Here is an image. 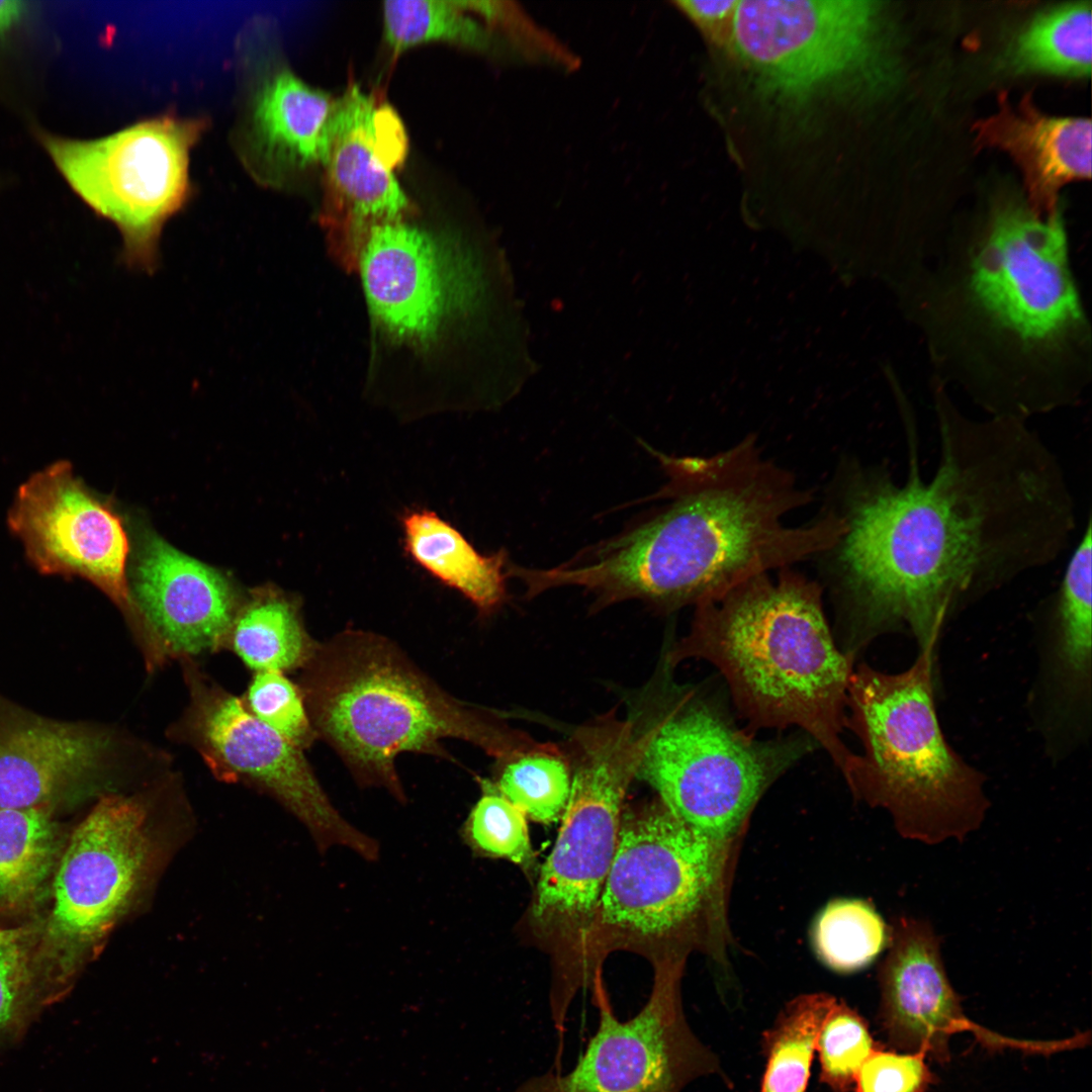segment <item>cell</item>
Instances as JSON below:
<instances>
[{
	"instance_id": "6da1fadb",
	"label": "cell",
	"mask_w": 1092,
	"mask_h": 1092,
	"mask_svg": "<svg viewBox=\"0 0 1092 1092\" xmlns=\"http://www.w3.org/2000/svg\"><path fill=\"white\" fill-rule=\"evenodd\" d=\"M933 400L939 451L930 477L916 444L903 480L882 465L854 463L845 475V529L827 553L853 658L899 630L935 653L950 619L1054 562L1076 528L1062 465L1027 423L971 419L937 384Z\"/></svg>"
},
{
	"instance_id": "7a4b0ae2",
	"label": "cell",
	"mask_w": 1092,
	"mask_h": 1092,
	"mask_svg": "<svg viewBox=\"0 0 1092 1092\" xmlns=\"http://www.w3.org/2000/svg\"><path fill=\"white\" fill-rule=\"evenodd\" d=\"M941 372L989 417L1027 423L1074 404L1091 333L1060 210L1002 198L983 228L900 286Z\"/></svg>"
},
{
	"instance_id": "3957f363",
	"label": "cell",
	"mask_w": 1092,
	"mask_h": 1092,
	"mask_svg": "<svg viewBox=\"0 0 1092 1092\" xmlns=\"http://www.w3.org/2000/svg\"><path fill=\"white\" fill-rule=\"evenodd\" d=\"M668 477L645 517L552 568H531L534 595L579 586L596 607L638 599L666 610L699 605L761 573L830 550L838 512L802 526L785 516L812 500L752 437L711 456L657 454Z\"/></svg>"
},
{
	"instance_id": "277c9868",
	"label": "cell",
	"mask_w": 1092,
	"mask_h": 1092,
	"mask_svg": "<svg viewBox=\"0 0 1092 1092\" xmlns=\"http://www.w3.org/2000/svg\"><path fill=\"white\" fill-rule=\"evenodd\" d=\"M689 658L720 670L750 732L797 726L847 771L855 753L841 734L854 659L834 642L818 582L785 567L697 605L667 663Z\"/></svg>"
},
{
	"instance_id": "5b68a950",
	"label": "cell",
	"mask_w": 1092,
	"mask_h": 1092,
	"mask_svg": "<svg viewBox=\"0 0 1092 1092\" xmlns=\"http://www.w3.org/2000/svg\"><path fill=\"white\" fill-rule=\"evenodd\" d=\"M302 670L299 687L317 738L359 786L384 789L400 803L406 802L395 765L401 753L452 759L442 741L455 738L505 763L545 747L446 692L374 632L338 633L320 643Z\"/></svg>"
},
{
	"instance_id": "8992f818",
	"label": "cell",
	"mask_w": 1092,
	"mask_h": 1092,
	"mask_svg": "<svg viewBox=\"0 0 1092 1092\" xmlns=\"http://www.w3.org/2000/svg\"><path fill=\"white\" fill-rule=\"evenodd\" d=\"M935 653L898 673L853 669L846 728L861 742L844 778L855 797L886 809L900 834L935 844L963 840L989 808L985 776L946 740L937 717Z\"/></svg>"
},
{
	"instance_id": "52a82bcc",
	"label": "cell",
	"mask_w": 1092,
	"mask_h": 1092,
	"mask_svg": "<svg viewBox=\"0 0 1092 1092\" xmlns=\"http://www.w3.org/2000/svg\"><path fill=\"white\" fill-rule=\"evenodd\" d=\"M186 834L158 819L140 796L99 798L56 863L52 906L34 951L51 981H70L145 906Z\"/></svg>"
},
{
	"instance_id": "ba28073f",
	"label": "cell",
	"mask_w": 1092,
	"mask_h": 1092,
	"mask_svg": "<svg viewBox=\"0 0 1092 1092\" xmlns=\"http://www.w3.org/2000/svg\"><path fill=\"white\" fill-rule=\"evenodd\" d=\"M650 730L637 777L672 815L720 844L768 786L817 744L803 731L757 740L695 690L678 694Z\"/></svg>"
},
{
	"instance_id": "9c48e42d",
	"label": "cell",
	"mask_w": 1092,
	"mask_h": 1092,
	"mask_svg": "<svg viewBox=\"0 0 1092 1092\" xmlns=\"http://www.w3.org/2000/svg\"><path fill=\"white\" fill-rule=\"evenodd\" d=\"M883 13L864 0L738 1L729 48L785 100L873 94L891 73Z\"/></svg>"
},
{
	"instance_id": "30bf717a",
	"label": "cell",
	"mask_w": 1092,
	"mask_h": 1092,
	"mask_svg": "<svg viewBox=\"0 0 1092 1092\" xmlns=\"http://www.w3.org/2000/svg\"><path fill=\"white\" fill-rule=\"evenodd\" d=\"M202 129L200 120L163 117L102 139L43 143L73 190L118 228L123 260L151 270L164 223L186 200L189 151Z\"/></svg>"
},
{
	"instance_id": "8fae6325",
	"label": "cell",
	"mask_w": 1092,
	"mask_h": 1092,
	"mask_svg": "<svg viewBox=\"0 0 1092 1092\" xmlns=\"http://www.w3.org/2000/svg\"><path fill=\"white\" fill-rule=\"evenodd\" d=\"M606 715L578 729L570 794L533 904L544 924L583 922L598 909L616 853L623 801L650 738Z\"/></svg>"
},
{
	"instance_id": "7c38bea8",
	"label": "cell",
	"mask_w": 1092,
	"mask_h": 1092,
	"mask_svg": "<svg viewBox=\"0 0 1092 1092\" xmlns=\"http://www.w3.org/2000/svg\"><path fill=\"white\" fill-rule=\"evenodd\" d=\"M191 703L185 729L211 770L267 793L308 830L317 849L344 846L367 860L378 842L333 805L302 749L253 715L245 702L187 670Z\"/></svg>"
},
{
	"instance_id": "4fadbf2b",
	"label": "cell",
	"mask_w": 1092,
	"mask_h": 1092,
	"mask_svg": "<svg viewBox=\"0 0 1092 1092\" xmlns=\"http://www.w3.org/2000/svg\"><path fill=\"white\" fill-rule=\"evenodd\" d=\"M595 996L598 1028L573 1069H551L513 1092H681L711 1075L729 1084L717 1055L688 1024L673 970H658L648 1001L628 1020L614 1014L599 984Z\"/></svg>"
},
{
	"instance_id": "5bb4252c",
	"label": "cell",
	"mask_w": 1092,
	"mask_h": 1092,
	"mask_svg": "<svg viewBox=\"0 0 1092 1092\" xmlns=\"http://www.w3.org/2000/svg\"><path fill=\"white\" fill-rule=\"evenodd\" d=\"M721 845L660 802L622 820L598 909L603 922L643 936L677 929L704 906L722 868Z\"/></svg>"
},
{
	"instance_id": "9a60e30c",
	"label": "cell",
	"mask_w": 1092,
	"mask_h": 1092,
	"mask_svg": "<svg viewBox=\"0 0 1092 1092\" xmlns=\"http://www.w3.org/2000/svg\"><path fill=\"white\" fill-rule=\"evenodd\" d=\"M10 531L41 574L83 577L121 609L144 646L145 623L127 587L128 540L120 518L65 460L35 472L17 489Z\"/></svg>"
},
{
	"instance_id": "2e32d148",
	"label": "cell",
	"mask_w": 1092,
	"mask_h": 1092,
	"mask_svg": "<svg viewBox=\"0 0 1092 1092\" xmlns=\"http://www.w3.org/2000/svg\"><path fill=\"white\" fill-rule=\"evenodd\" d=\"M328 138L322 221L334 257L356 271L369 230L412 211L393 173L407 139L396 112L355 83L336 100Z\"/></svg>"
},
{
	"instance_id": "e0dca14e",
	"label": "cell",
	"mask_w": 1092,
	"mask_h": 1092,
	"mask_svg": "<svg viewBox=\"0 0 1092 1092\" xmlns=\"http://www.w3.org/2000/svg\"><path fill=\"white\" fill-rule=\"evenodd\" d=\"M356 272L373 318L399 342L430 343L471 297L462 257L403 218L369 230Z\"/></svg>"
},
{
	"instance_id": "ac0fdd59",
	"label": "cell",
	"mask_w": 1092,
	"mask_h": 1092,
	"mask_svg": "<svg viewBox=\"0 0 1092 1092\" xmlns=\"http://www.w3.org/2000/svg\"><path fill=\"white\" fill-rule=\"evenodd\" d=\"M1092 520L1065 567L1058 587L1038 608L1043 646L1032 695L1046 750L1066 755L1090 734Z\"/></svg>"
},
{
	"instance_id": "d6986e66",
	"label": "cell",
	"mask_w": 1092,
	"mask_h": 1092,
	"mask_svg": "<svg viewBox=\"0 0 1092 1092\" xmlns=\"http://www.w3.org/2000/svg\"><path fill=\"white\" fill-rule=\"evenodd\" d=\"M132 594L156 664L166 656L197 655L229 643L239 612L234 586L218 570L163 539L147 541Z\"/></svg>"
},
{
	"instance_id": "ffe728a7",
	"label": "cell",
	"mask_w": 1092,
	"mask_h": 1092,
	"mask_svg": "<svg viewBox=\"0 0 1092 1092\" xmlns=\"http://www.w3.org/2000/svg\"><path fill=\"white\" fill-rule=\"evenodd\" d=\"M890 947L880 968V1018L890 1040L901 1049L945 1059L949 1037L974 1031L987 1044L1016 1045L973 1023L963 1014L929 922L902 916L889 933Z\"/></svg>"
},
{
	"instance_id": "44dd1931",
	"label": "cell",
	"mask_w": 1092,
	"mask_h": 1092,
	"mask_svg": "<svg viewBox=\"0 0 1092 1092\" xmlns=\"http://www.w3.org/2000/svg\"><path fill=\"white\" fill-rule=\"evenodd\" d=\"M106 734L0 703V809L50 808L98 790Z\"/></svg>"
},
{
	"instance_id": "7402d4cb",
	"label": "cell",
	"mask_w": 1092,
	"mask_h": 1092,
	"mask_svg": "<svg viewBox=\"0 0 1092 1092\" xmlns=\"http://www.w3.org/2000/svg\"><path fill=\"white\" fill-rule=\"evenodd\" d=\"M976 138L982 146L1010 155L1024 178L1027 202L1040 213L1060 210V190L1091 176V121L1059 117L1039 111L1029 100L1000 98L997 111L979 121Z\"/></svg>"
},
{
	"instance_id": "603a6c76",
	"label": "cell",
	"mask_w": 1092,
	"mask_h": 1092,
	"mask_svg": "<svg viewBox=\"0 0 1092 1092\" xmlns=\"http://www.w3.org/2000/svg\"><path fill=\"white\" fill-rule=\"evenodd\" d=\"M401 526L406 553L433 577L469 600L480 615L502 606L509 576L505 550L479 553L461 532L429 510L406 512Z\"/></svg>"
},
{
	"instance_id": "cb8c5ba5",
	"label": "cell",
	"mask_w": 1092,
	"mask_h": 1092,
	"mask_svg": "<svg viewBox=\"0 0 1092 1092\" xmlns=\"http://www.w3.org/2000/svg\"><path fill=\"white\" fill-rule=\"evenodd\" d=\"M336 100L289 71L273 75L253 111L259 151L270 162L294 167L322 164Z\"/></svg>"
},
{
	"instance_id": "d4e9b609",
	"label": "cell",
	"mask_w": 1092,
	"mask_h": 1092,
	"mask_svg": "<svg viewBox=\"0 0 1092 1092\" xmlns=\"http://www.w3.org/2000/svg\"><path fill=\"white\" fill-rule=\"evenodd\" d=\"M229 643L258 671L303 669L320 642L306 631L298 600L275 588L259 590L239 609Z\"/></svg>"
},
{
	"instance_id": "484cf974",
	"label": "cell",
	"mask_w": 1092,
	"mask_h": 1092,
	"mask_svg": "<svg viewBox=\"0 0 1092 1092\" xmlns=\"http://www.w3.org/2000/svg\"><path fill=\"white\" fill-rule=\"evenodd\" d=\"M1090 2H1071L1032 17L1007 47L1003 64L1015 74L1085 77L1091 73Z\"/></svg>"
},
{
	"instance_id": "4316f807",
	"label": "cell",
	"mask_w": 1092,
	"mask_h": 1092,
	"mask_svg": "<svg viewBox=\"0 0 1092 1092\" xmlns=\"http://www.w3.org/2000/svg\"><path fill=\"white\" fill-rule=\"evenodd\" d=\"M53 809H0V901L26 906L42 890L60 855Z\"/></svg>"
},
{
	"instance_id": "83f0119b",
	"label": "cell",
	"mask_w": 1092,
	"mask_h": 1092,
	"mask_svg": "<svg viewBox=\"0 0 1092 1092\" xmlns=\"http://www.w3.org/2000/svg\"><path fill=\"white\" fill-rule=\"evenodd\" d=\"M836 1000L825 993L801 995L762 1034L765 1067L759 1092H806L821 1024Z\"/></svg>"
},
{
	"instance_id": "f1b7e54d",
	"label": "cell",
	"mask_w": 1092,
	"mask_h": 1092,
	"mask_svg": "<svg viewBox=\"0 0 1092 1092\" xmlns=\"http://www.w3.org/2000/svg\"><path fill=\"white\" fill-rule=\"evenodd\" d=\"M385 40L394 54L443 41L485 50L489 35L460 1L396 0L382 5Z\"/></svg>"
},
{
	"instance_id": "f546056e",
	"label": "cell",
	"mask_w": 1092,
	"mask_h": 1092,
	"mask_svg": "<svg viewBox=\"0 0 1092 1092\" xmlns=\"http://www.w3.org/2000/svg\"><path fill=\"white\" fill-rule=\"evenodd\" d=\"M888 930L876 909L861 900H836L817 918L813 942L830 969L850 973L870 965L886 945Z\"/></svg>"
},
{
	"instance_id": "4dcf8cb0",
	"label": "cell",
	"mask_w": 1092,
	"mask_h": 1092,
	"mask_svg": "<svg viewBox=\"0 0 1092 1092\" xmlns=\"http://www.w3.org/2000/svg\"><path fill=\"white\" fill-rule=\"evenodd\" d=\"M569 766L558 749L526 754L505 762L495 785L527 817L543 823L557 821L570 794Z\"/></svg>"
},
{
	"instance_id": "1f68e13d",
	"label": "cell",
	"mask_w": 1092,
	"mask_h": 1092,
	"mask_svg": "<svg viewBox=\"0 0 1092 1092\" xmlns=\"http://www.w3.org/2000/svg\"><path fill=\"white\" fill-rule=\"evenodd\" d=\"M481 789L480 798L463 824L462 838L477 853L528 864L533 850L526 814L494 784L483 781Z\"/></svg>"
},
{
	"instance_id": "d6a6232c",
	"label": "cell",
	"mask_w": 1092,
	"mask_h": 1092,
	"mask_svg": "<svg viewBox=\"0 0 1092 1092\" xmlns=\"http://www.w3.org/2000/svg\"><path fill=\"white\" fill-rule=\"evenodd\" d=\"M875 1048L866 1020L836 999L821 1024L816 1041L821 1082L832 1092H848L858 1069Z\"/></svg>"
},
{
	"instance_id": "836d02e7",
	"label": "cell",
	"mask_w": 1092,
	"mask_h": 1092,
	"mask_svg": "<svg viewBox=\"0 0 1092 1092\" xmlns=\"http://www.w3.org/2000/svg\"><path fill=\"white\" fill-rule=\"evenodd\" d=\"M245 704L259 720L300 749L317 739L300 687L283 672H256Z\"/></svg>"
},
{
	"instance_id": "e575fe53",
	"label": "cell",
	"mask_w": 1092,
	"mask_h": 1092,
	"mask_svg": "<svg viewBox=\"0 0 1092 1092\" xmlns=\"http://www.w3.org/2000/svg\"><path fill=\"white\" fill-rule=\"evenodd\" d=\"M926 1053L899 1054L875 1048L858 1069L854 1092H923L931 1082Z\"/></svg>"
},
{
	"instance_id": "d590c367",
	"label": "cell",
	"mask_w": 1092,
	"mask_h": 1092,
	"mask_svg": "<svg viewBox=\"0 0 1092 1092\" xmlns=\"http://www.w3.org/2000/svg\"><path fill=\"white\" fill-rule=\"evenodd\" d=\"M34 932L27 926L0 927V1027L14 1016L28 986Z\"/></svg>"
},
{
	"instance_id": "8d00e7d4",
	"label": "cell",
	"mask_w": 1092,
	"mask_h": 1092,
	"mask_svg": "<svg viewBox=\"0 0 1092 1092\" xmlns=\"http://www.w3.org/2000/svg\"><path fill=\"white\" fill-rule=\"evenodd\" d=\"M737 0H685L674 4L718 46L730 43Z\"/></svg>"
},
{
	"instance_id": "74e56055",
	"label": "cell",
	"mask_w": 1092,
	"mask_h": 1092,
	"mask_svg": "<svg viewBox=\"0 0 1092 1092\" xmlns=\"http://www.w3.org/2000/svg\"><path fill=\"white\" fill-rule=\"evenodd\" d=\"M24 11L23 2L0 1V35L11 29L20 20Z\"/></svg>"
}]
</instances>
